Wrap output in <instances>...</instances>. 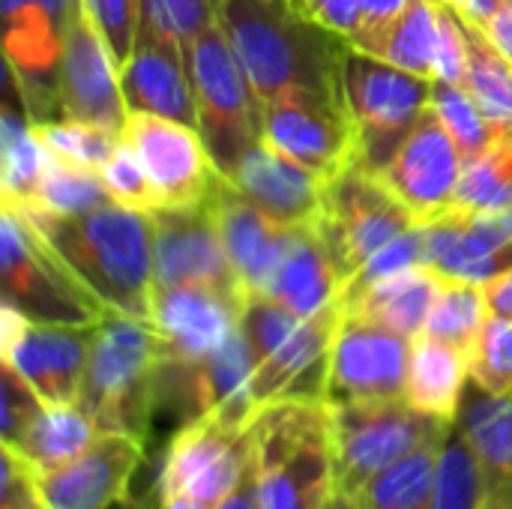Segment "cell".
I'll use <instances>...</instances> for the list:
<instances>
[{"mask_svg": "<svg viewBox=\"0 0 512 509\" xmlns=\"http://www.w3.org/2000/svg\"><path fill=\"white\" fill-rule=\"evenodd\" d=\"M468 384H471V363L465 351L429 336L414 339L408 381H405V402L411 408L438 417L444 423H456Z\"/></svg>", "mask_w": 512, "mask_h": 509, "instance_id": "83f0119b", "label": "cell"}, {"mask_svg": "<svg viewBox=\"0 0 512 509\" xmlns=\"http://www.w3.org/2000/svg\"><path fill=\"white\" fill-rule=\"evenodd\" d=\"M456 426L483 468L489 509H512V393H486L471 381Z\"/></svg>", "mask_w": 512, "mask_h": 509, "instance_id": "484cf974", "label": "cell"}, {"mask_svg": "<svg viewBox=\"0 0 512 509\" xmlns=\"http://www.w3.org/2000/svg\"><path fill=\"white\" fill-rule=\"evenodd\" d=\"M108 509H153V504H150V501H141V498L126 495V498H120L114 507H108Z\"/></svg>", "mask_w": 512, "mask_h": 509, "instance_id": "11a10c76", "label": "cell"}, {"mask_svg": "<svg viewBox=\"0 0 512 509\" xmlns=\"http://www.w3.org/2000/svg\"><path fill=\"white\" fill-rule=\"evenodd\" d=\"M243 303L204 285L156 288L150 324L159 336L162 360L186 366L219 351L240 330Z\"/></svg>", "mask_w": 512, "mask_h": 509, "instance_id": "d6986e66", "label": "cell"}, {"mask_svg": "<svg viewBox=\"0 0 512 509\" xmlns=\"http://www.w3.org/2000/svg\"><path fill=\"white\" fill-rule=\"evenodd\" d=\"M99 435L96 423L78 405H45L21 438L3 447L24 456L36 474H48L78 459Z\"/></svg>", "mask_w": 512, "mask_h": 509, "instance_id": "f1b7e54d", "label": "cell"}, {"mask_svg": "<svg viewBox=\"0 0 512 509\" xmlns=\"http://www.w3.org/2000/svg\"><path fill=\"white\" fill-rule=\"evenodd\" d=\"M447 432L438 438H429L426 444L411 450L405 459H399L396 465L372 477L354 495V504L360 509H432L438 456H441V444Z\"/></svg>", "mask_w": 512, "mask_h": 509, "instance_id": "f546056e", "label": "cell"}, {"mask_svg": "<svg viewBox=\"0 0 512 509\" xmlns=\"http://www.w3.org/2000/svg\"><path fill=\"white\" fill-rule=\"evenodd\" d=\"M417 225L420 216L372 168L354 165L327 183V213L315 228L351 285L372 255Z\"/></svg>", "mask_w": 512, "mask_h": 509, "instance_id": "30bf717a", "label": "cell"}, {"mask_svg": "<svg viewBox=\"0 0 512 509\" xmlns=\"http://www.w3.org/2000/svg\"><path fill=\"white\" fill-rule=\"evenodd\" d=\"M483 33L512 63V0H501V9L495 12V18L489 21V27Z\"/></svg>", "mask_w": 512, "mask_h": 509, "instance_id": "f907efd6", "label": "cell"}, {"mask_svg": "<svg viewBox=\"0 0 512 509\" xmlns=\"http://www.w3.org/2000/svg\"><path fill=\"white\" fill-rule=\"evenodd\" d=\"M444 36V0H408L375 57L435 81Z\"/></svg>", "mask_w": 512, "mask_h": 509, "instance_id": "1f68e13d", "label": "cell"}, {"mask_svg": "<svg viewBox=\"0 0 512 509\" xmlns=\"http://www.w3.org/2000/svg\"><path fill=\"white\" fill-rule=\"evenodd\" d=\"M60 111L63 120H81L114 132L123 129L129 114L120 90V69L81 3L72 15L60 63Z\"/></svg>", "mask_w": 512, "mask_h": 509, "instance_id": "ffe728a7", "label": "cell"}, {"mask_svg": "<svg viewBox=\"0 0 512 509\" xmlns=\"http://www.w3.org/2000/svg\"><path fill=\"white\" fill-rule=\"evenodd\" d=\"M96 327L39 324L12 306H3L0 357L33 387L45 405H75Z\"/></svg>", "mask_w": 512, "mask_h": 509, "instance_id": "4fadbf2b", "label": "cell"}, {"mask_svg": "<svg viewBox=\"0 0 512 509\" xmlns=\"http://www.w3.org/2000/svg\"><path fill=\"white\" fill-rule=\"evenodd\" d=\"M512 207V132L495 135V141L465 159L456 201L450 210L495 213Z\"/></svg>", "mask_w": 512, "mask_h": 509, "instance_id": "836d02e7", "label": "cell"}, {"mask_svg": "<svg viewBox=\"0 0 512 509\" xmlns=\"http://www.w3.org/2000/svg\"><path fill=\"white\" fill-rule=\"evenodd\" d=\"M216 509H258L255 501V477H252V462L246 468V474L240 477V483L234 486V492L219 504Z\"/></svg>", "mask_w": 512, "mask_h": 509, "instance_id": "f5cc1de1", "label": "cell"}, {"mask_svg": "<svg viewBox=\"0 0 512 509\" xmlns=\"http://www.w3.org/2000/svg\"><path fill=\"white\" fill-rule=\"evenodd\" d=\"M78 0H0L9 84L33 123L63 120L60 63Z\"/></svg>", "mask_w": 512, "mask_h": 509, "instance_id": "9c48e42d", "label": "cell"}, {"mask_svg": "<svg viewBox=\"0 0 512 509\" xmlns=\"http://www.w3.org/2000/svg\"><path fill=\"white\" fill-rule=\"evenodd\" d=\"M249 426L219 411L180 426L168 441L153 495L189 498L204 509L219 507L252 462Z\"/></svg>", "mask_w": 512, "mask_h": 509, "instance_id": "8fae6325", "label": "cell"}, {"mask_svg": "<svg viewBox=\"0 0 512 509\" xmlns=\"http://www.w3.org/2000/svg\"><path fill=\"white\" fill-rule=\"evenodd\" d=\"M414 339L345 312L333 351L327 402H384L405 399Z\"/></svg>", "mask_w": 512, "mask_h": 509, "instance_id": "2e32d148", "label": "cell"}, {"mask_svg": "<svg viewBox=\"0 0 512 509\" xmlns=\"http://www.w3.org/2000/svg\"><path fill=\"white\" fill-rule=\"evenodd\" d=\"M312 21H318L321 27L345 36L348 42L354 39L357 27H360V15H363V0H294Z\"/></svg>", "mask_w": 512, "mask_h": 509, "instance_id": "c3c4849f", "label": "cell"}, {"mask_svg": "<svg viewBox=\"0 0 512 509\" xmlns=\"http://www.w3.org/2000/svg\"><path fill=\"white\" fill-rule=\"evenodd\" d=\"M105 189L111 195V201L129 207V210H141V213H153L156 207H162L156 186L150 183L144 165L138 162V156L120 141V147L111 153V159L99 168Z\"/></svg>", "mask_w": 512, "mask_h": 509, "instance_id": "7bdbcfd3", "label": "cell"}, {"mask_svg": "<svg viewBox=\"0 0 512 509\" xmlns=\"http://www.w3.org/2000/svg\"><path fill=\"white\" fill-rule=\"evenodd\" d=\"M465 27H468L471 57H468V75L462 84L477 99L492 129L498 135H507L512 132V63L489 42V36L480 27L468 21Z\"/></svg>", "mask_w": 512, "mask_h": 509, "instance_id": "d6a6232c", "label": "cell"}, {"mask_svg": "<svg viewBox=\"0 0 512 509\" xmlns=\"http://www.w3.org/2000/svg\"><path fill=\"white\" fill-rule=\"evenodd\" d=\"M213 216L228 249V258L246 288V294H264L294 228L279 225L252 201H246L231 180L222 174L210 189Z\"/></svg>", "mask_w": 512, "mask_h": 509, "instance_id": "cb8c5ba5", "label": "cell"}, {"mask_svg": "<svg viewBox=\"0 0 512 509\" xmlns=\"http://www.w3.org/2000/svg\"><path fill=\"white\" fill-rule=\"evenodd\" d=\"M462 21L486 30L489 21L495 18V12L501 9V0H444Z\"/></svg>", "mask_w": 512, "mask_h": 509, "instance_id": "681fc988", "label": "cell"}, {"mask_svg": "<svg viewBox=\"0 0 512 509\" xmlns=\"http://www.w3.org/2000/svg\"><path fill=\"white\" fill-rule=\"evenodd\" d=\"M39 141L78 165L87 168H102L111 153L120 147V132L105 129V126H93V123H81V120H51V123H33Z\"/></svg>", "mask_w": 512, "mask_h": 509, "instance_id": "ab89813d", "label": "cell"}, {"mask_svg": "<svg viewBox=\"0 0 512 509\" xmlns=\"http://www.w3.org/2000/svg\"><path fill=\"white\" fill-rule=\"evenodd\" d=\"M120 141L144 165L162 207H186L204 201L219 177L195 126L129 111L120 129Z\"/></svg>", "mask_w": 512, "mask_h": 509, "instance_id": "9a60e30c", "label": "cell"}, {"mask_svg": "<svg viewBox=\"0 0 512 509\" xmlns=\"http://www.w3.org/2000/svg\"><path fill=\"white\" fill-rule=\"evenodd\" d=\"M489 315L492 312H489V300H486L483 285L444 279V288L432 306V315L426 321L423 336L447 342V345L471 354V348H474Z\"/></svg>", "mask_w": 512, "mask_h": 509, "instance_id": "e575fe53", "label": "cell"}, {"mask_svg": "<svg viewBox=\"0 0 512 509\" xmlns=\"http://www.w3.org/2000/svg\"><path fill=\"white\" fill-rule=\"evenodd\" d=\"M78 3L120 69L129 60L141 33V0H78Z\"/></svg>", "mask_w": 512, "mask_h": 509, "instance_id": "b9f144b4", "label": "cell"}, {"mask_svg": "<svg viewBox=\"0 0 512 509\" xmlns=\"http://www.w3.org/2000/svg\"><path fill=\"white\" fill-rule=\"evenodd\" d=\"M0 288L3 306L39 324L96 327L111 315L75 279L30 219L9 204L0 210Z\"/></svg>", "mask_w": 512, "mask_h": 509, "instance_id": "8992f818", "label": "cell"}, {"mask_svg": "<svg viewBox=\"0 0 512 509\" xmlns=\"http://www.w3.org/2000/svg\"><path fill=\"white\" fill-rule=\"evenodd\" d=\"M264 144L324 183L360 165V135L348 108L315 96L264 102Z\"/></svg>", "mask_w": 512, "mask_h": 509, "instance_id": "5bb4252c", "label": "cell"}, {"mask_svg": "<svg viewBox=\"0 0 512 509\" xmlns=\"http://www.w3.org/2000/svg\"><path fill=\"white\" fill-rule=\"evenodd\" d=\"M120 90L126 111L156 114L198 129V108L186 54L144 24L129 60L120 66Z\"/></svg>", "mask_w": 512, "mask_h": 509, "instance_id": "7402d4cb", "label": "cell"}, {"mask_svg": "<svg viewBox=\"0 0 512 509\" xmlns=\"http://www.w3.org/2000/svg\"><path fill=\"white\" fill-rule=\"evenodd\" d=\"M162 348L150 321L105 315L96 327L78 408L99 432L129 435L147 444L159 411Z\"/></svg>", "mask_w": 512, "mask_h": 509, "instance_id": "277c9868", "label": "cell"}, {"mask_svg": "<svg viewBox=\"0 0 512 509\" xmlns=\"http://www.w3.org/2000/svg\"><path fill=\"white\" fill-rule=\"evenodd\" d=\"M405 6H408V0H363L360 27L348 45L357 51H366V54H378V48L384 45L387 33L393 30V24L405 12Z\"/></svg>", "mask_w": 512, "mask_h": 509, "instance_id": "7dc6e473", "label": "cell"}, {"mask_svg": "<svg viewBox=\"0 0 512 509\" xmlns=\"http://www.w3.org/2000/svg\"><path fill=\"white\" fill-rule=\"evenodd\" d=\"M141 462L144 444L138 438L102 432L69 465L36 474V489L48 509H108L129 495Z\"/></svg>", "mask_w": 512, "mask_h": 509, "instance_id": "44dd1931", "label": "cell"}, {"mask_svg": "<svg viewBox=\"0 0 512 509\" xmlns=\"http://www.w3.org/2000/svg\"><path fill=\"white\" fill-rule=\"evenodd\" d=\"M222 0H141V24L174 42L186 60L195 39L219 21Z\"/></svg>", "mask_w": 512, "mask_h": 509, "instance_id": "f35d334b", "label": "cell"}, {"mask_svg": "<svg viewBox=\"0 0 512 509\" xmlns=\"http://www.w3.org/2000/svg\"><path fill=\"white\" fill-rule=\"evenodd\" d=\"M342 318H345V300H336L318 315L303 318L288 333V339L255 366L252 399L258 408L279 399L327 402L330 351Z\"/></svg>", "mask_w": 512, "mask_h": 509, "instance_id": "ac0fdd59", "label": "cell"}, {"mask_svg": "<svg viewBox=\"0 0 512 509\" xmlns=\"http://www.w3.org/2000/svg\"><path fill=\"white\" fill-rule=\"evenodd\" d=\"M219 27L261 105L282 96H315L345 105L342 75L351 45L312 21L294 0H222Z\"/></svg>", "mask_w": 512, "mask_h": 509, "instance_id": "6da1fadb", "label": "cell"}, {"mask_svg": "<svg viewBox=\"0 0 512 509\" xmlns=\"http://www.w3.org/2000/svg\"><path fill=\"white\" fill-rule=\"evenodd\" d=\"M432 111L441 120V126L450 132L456 147L465 153V159L483 153L498 135L465 84L432 81Z\"/></svg>", "mask_w": 512, "mask_h": 509, "instance_id": "74e56055", "label": "cell"}, {"mask_svg": "<svg viewBox=\"0 0 512 509\" xmlns=\"http://www.w3.org/2000/svg\"><path fill=\"white\" fill-rule=\"evenodd\" d=\"M330 405V402H327ZM333 462L339 495L354 498L372 477L405 459L429 438L444 435L453 423L411 408L405 399L336 402L330 405Z\"/></svg>", "mask_w": 512, "mask_h": 509, "instance_id": "52a82bcc", "label": "cell"}, {"mask_svg": "<svg viewBox=\"0 0 512 509\" xmlns=\"http://www.w3.org/2000/svg\"><path fill=\"white\" fill-rule=\"evenodd\" d=\"M471 381L486 393H512V318L489 315L471 354Z\"/></svg>", "mask_w": 512, "mask_h": 509, "instance_id": "60d3db41", "label": "cell"}, {"mask_svg": "<svg viewBox=\"0 0 512 509\" xmlns=\"http://www.w3.org/2000/svg\"><path fill=\"white\" fill-rule=\"evenodd\" d=\"M189 75L198 108V135L213 168L231 180L243 156L264 144V105L219 21L195 39Z\"/></svg>", "mask_w": 512, "mask_h": 509, "instance_id": "5b68a950", "label": "cell"}, {"mask_svg": "<svg viewBox=\"0 0 512 509\" xmlns=\"http://www.w3.org/2000/svg\"><path fill=\"white\" fill-rule=\"evenodd\" d=\"M462 168L465 153L429 105L414 132L375 174L420 216V222H429L453 207Z\"/></svg>", "mask_w": 512, "mask_h": 509, "instance_id": "e0dca14e", "label": "cell"}, {"mask_svg": "<svg viewBox=\"0 0 512 509\" xmlns=\"http://www.w3.org/2000/svg\"><path fill=\"white\" fill-rule=\"evenodd\" d=\"M342 81L360 135V165L378 171L429 111L432 81L357 48H348Z\"/></svg>", "mask_w": 512, "mask_h": 509, "instance_id": "ba28073f", "label": "cell"}, {"mask_svg": "<svg viewBox=\"0 0 512 509\" xmlns=\"http://www.w3.org/2000/svg\"><path fill=\"white\" fill-rule=\"evenodd\" d=\"M303 318L294 315L291 309H285L282 303L264 297V294H246V303H243V315H240V327L252 345V354L255 360L261 363L270 351H276L288 333L300 324Z\"/></svg>", "mask_w": 512, "mask_h": 509, "instance_id": "ee69618b", "label": "cell"}, {"mask_svg": "<svg viewBox=\"0 0 512 509\" xmlns=\"http://www.w3.org/2000/svg\"><path fill=\"white\" fill-rule=\"evenodd\" d=\"M45 171V144L36 135L27 111L12 105L0 114V195L3 204L30 207L39 195V180Z\"/></svg>", "mask_w": 512, "mask_h": 509, "instance_id": "4dcf8cb0", "label": "cell"}, {"mask_svg": "<svg viewBox=\"0 0 512 509\" xmlns=\"http://www.w3.org/2000/svg\"><path fill=\"white\" fill-rule=\"evenodd\" d=\"M348 282L318 228H294L264 297L282 303L300 318H312L336 300H345Z\"/></svg>", "mask_w": 512, "mask_h": 509, "instance_id": "d4e9b609", "label": "cell"}, {"mask_svg": "<svg viewBox=\"0 0 512 509\" xmlns=\"http://www.w3.org/2000/svg\"><path fill=\"white\" fill-rule=\"evenodd\" d=\"M153 509H204L189 498H153Z\"/></svg>", "mask_w": 512, "mask_h": 509, "instance_id": "db71d44e", "label": "cell"}, {"mask_svg": "<svg viewBox=\"0 0 512 509\" xmlns=\"http://www.w3.org/2000/svg\"><path fill=\"white\" fill-rule=\"evenodd\" d=\"M42 408L45 402L33 387L12 366L0 363V444H15Z\"/></svg>", "mask_w": 512, "mask_h": 509, "instance_id": "bcb514c9", "label": "cell"}, {"mask_svg": "<svg viewBox=\"0 0 512 509\" xmlns=\"http://www.w3.org/2000/svg\"><path fill=\"white\" fill-rule=\"evenodd\" d=\"M486 300H489V312L492 315L512 318V267L486 285Z\"/></svg>", "mask_w": 512, "mask_h": 509, "instance_id": "816d5d0a", "label": "cell"}, {"mask_svg": "<svg viewBox=\"0 0 512 509\" xmlns=\"http://www.w3.org/2000/svg\"><path fill=\"white\" fill-rule=\"evenodd\" d=\"M18 210L48 240L75 279L105 306V312L138 321L153 318L156 270L150 213L129 210L117 201L72 216L42 207Z\"/></svg>", "mask_w": 512, "mask_h": 509, "instance_id": "7a4b0ae2", "label": "cell"}, {"mask_svg": "<svg viewBox=\"0 0 512 509\" xmlns=\"http://www.w3.org/2000/svg\"><path fill=\"white\" fill-rule=\"evenodd\" d=\"M105 201H111V195H108L105 180L96 168L69 162V159H63L45 147V171L39 180L36 204H30V207H42L51 213L72 216V213L93 210Z\"/></svg>", "mask_w": 512, "mask_h": 509, "instance_id": "8d00e7d4", "label": "cell"}, {"mask_svg": "<svg viewBox=\"0 0 512 509\" xmlns=\"http://www.w3.org/2000/svg\"><path fill=\"white\" fill-rule=\"evenodd\" d=\"M231 183L246 201L285 228H315L327 213V183L267 144L243 156Z\"/></svg>", "mask_w": 512, "mask_h": 509, "instance_id": "603a6c76", "label": "cell"}, {"mask_svg": "<svg viewBox=\"0 0 512 509\" xmlns=\"http://www.w3.org/2000/svg\"><path fill=\"white\" fill-rule=\"evenodd\" d=\"M327 509H360V507L354 504V498H348V495H336Z\"/></svg>", "mask_w": 512, "mask_h": 509, "instance_id": "9f6ffc18", "label": "cell"}, {"mask_svg": "<svg viewBox=\"0 0 512 509\" xmlns=\"http://www.w3.org/2000/svg\"><path fill=\"white\" fill-rule=\"evenodd\" d=\"M441 288H444L441 273H435L432 267H414L345 297V312L381 324L405 339H417L426 330V321L432 315Z\"/></svg>", "mask_w": 512, "mask_h": 509, "instance_id": "4316f807", "label": "cell"}, {"mask_svg": "<svg viewBox=\"0 0 512 509\" xmlns=\"http://www.w3.org/2000/svg\"><path fill=\"white\" fill-rule=\"evenodd\" d=\"M432 509H489L483 468L456 423L441 444Z\"/></svg>", "mask_w": 512, "mask_h": 509, "instance_id": "d590c367", "label": "cell"}, {"mask_svg": "<svg viewBox=\"0 0 512 509\" xmlns=\"http://www.w3.org/2000/svg\"><path fill=\"white\" fill-rule=\"evenodd\" d=\"M414 267H426V222H420L414 231L402 234L399 240H393L390 246H384L378 255H372L360 273L354 276V282L348 285L345 297L381 282V279H390L396 273H405V270H414Z\"/></svg>", "mask_w": 512, "mask_h": 509, "instance_id": "f6af8a7d", "label": "cell"}, {"mask_svg": "<svg viewBox=\"0 0 512 509\" xmlns=\"http://www.w3.org/2000/svg\"><path fill=\"white\" fill-rule=\"evenodd\" d=\"M258 509H327L339 495L330 405L279 399L249 426Z\"/></svg>", "mask_w": 512, "mask_h": 509, "instance_id": "3957f363", "label": "cell"}, {"mask_svg": "<svg viewBox=\"0 0 512 509\" xmlns=\"http://www.w3.org/2000/svg\"><path fill=\"white\" fill-rule=\"evenodd\" d=\"M150 222L156 288L204 285L234 300H246V288L222 243L210 195L186 207H156Z\"/></svg>", "mask_w": 512, "mask_h": 509, "instance_id": "7c38bea8", "label": "cell"}]
</instances>
